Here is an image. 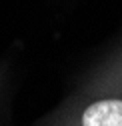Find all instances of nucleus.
Masks as SVG:
<instances>
[{
	"label": "nucleus",
	"mask_w": 122,
	"mask_h": 126,
	"mask_svg": "<svg viewBox=\"0 0 122 126\" xmlns=\"http://www.w3.org/2000/svg\"><path fill=\"white\" fill-rule=\"evenodd\" d=\"M36 126H122V96L74 92Z\"/></svg>",
	"instance_id": "f257e3e1"
},
{
	"label": "nucleus",
	"mask_w": 122,
	"mask_h": 126,
	"mask_svg": "<svg viewBox=\"0 0 122 126\" xmlns=\"http://www.w3.org/2000/svg\"><path fill=\"white\" fill-rule=\"evenodd\" d=\"M78 94L100 96V94H120L122 96V48L110 54L90 72L78 88Z\"/></svg>",
	"instance_id": "f03ea898"
}]
</instances>
